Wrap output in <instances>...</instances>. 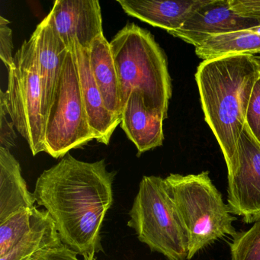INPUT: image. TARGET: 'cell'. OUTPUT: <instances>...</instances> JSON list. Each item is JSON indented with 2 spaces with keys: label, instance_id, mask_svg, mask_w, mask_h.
Wrapping results in <instances>:
<instances>
[{
  "label": "cell",
  "instance_id": "cell-24",
  "mask_svg": "<svg viewBox=\"0 0 260 260\" xmlns=\"http://www.w3.org/2000/svg\"><path fill=\"white\" fill-rule=\"evenodd\" d=\"M231 9L243 17L260 23V0H229Z\"/></svg>",
  "mask_w": 260,
  "mask_h": 260
},
{
  "label": "cell",
  "instance_id": "cell-1",
  "mask_svg": "<svg viewBox=\"0 0 260 260\" xmlns=\"http://www.w3.org/2000/svg\"><path fill=\"white\" fill-rule=\"evenodd\" d=\"M115 176L105 159L84 162L68 153L36 181V202L54 220L63 244L83 257L103 251L100 231L113 203Z\"/></svg>",
  "mask_w": 260,
  "mask_h": 260
},
{
  "label": "cell",
  "instance_id": "cell-7",
  "mask_svg": "<svg viewBox=\"0 0 260 260\" xmlns=\"http://www.w3.org/2000/svg\"><path fill=\"white\" fill-rule=\"evenodd\" d=\"M8 72L4 95L9 109L16 128L36 156L45 152V118L34 35L16 51Z\"/></svg>",
  "mask_w": 260,
  "mask_h": 260
},
{
  "label": "cell",
  "instance_id": "cell-23",
  "mask_svg": "<svg viewBox=\"0 0 260 260\" xmlns=\"http://www.w3.org/2000/svg\"><path fill=\"white\" fill-rule=\"evenodd\" d=\"M10 21L0 16V57L7 69L13 64V31L9 26Z\"/></svg>",
  "mask_w": 260,
  "mask_h": 260
},
{
  "label": "cell",
  "instance_id": "cell-22",
  "mask_svg": "<svg viewBox=\"0 0 260 260\" xmlns=\"http://www.w3.org/2000/svg\"><path fill=\"white\" fill-rule=\"evenodd\" d=\"M246 124L260 144V78L252 89L246 113Z\"/></svg>",
  "mask_w": 260,
  "mask_h": 260
},
{
  "label": "cell",
  "instance_id": "cell-26",
  "mask_svg": "<svg viewBox=\"0 0 260 260\" xmlns=\"http://www.w3.org/2000/svg\"><path fill=\"white\" fill-rule=\"evenodd\" d=\"M252 58L255 60V63L258 65V69L260 71V54H255V55H252Z\"/></svg>",
  "mask_w": 260,
  "mask_h": 260
},
{
  "label": "cell",
  "instance_id": "cell-12",
  "mask_svg": "<svg viewBox=\"0 0 260 260\" xmlns=\"http://www.w3.org/2000/svg\"><path fill=\"white\" fill-rule=\"evenodd\" d=\"M72 48L77 63L82 99L89 126L95 141L108 145L121 121L106 108L91 71L89 50L82 48L76 42L73 44Z\"/></svg>",
  "mask_w": 260,
  "mask_h": 260
},
{
  "label": "cell",
  "instance_id": "cell-18",
  "mask_svg": "<svg viewBox=\"0 0 260 260\" xmlns=\"http://www.w3.org/2000/svg\"><path fill=\"white\" fill-rule=\"evenodd\" d=\"M196 54L203 60L231 55L260 54V33L250 29L211 36L196 47Z\"/></svg>",
  "mask_w": 260,
  "mask_h": 260
},
{
  "label": "cell",
  "instance_id": "cell-19",
  "mask_svg": "<svg viewBox=\"0 0 260 260\" xmlns=\"http://www.w3.org/2000/svg\"><path fill=\"white\" fill-rule=\"evenodd\" d=\"M33 208L20 210L0 223V256L8 253L28 234L31 228Z\"/></svg>",
  "mask_w": 260,
  "mask_h": 260
},
{
  "label": "cell",
  "instance_id": "cell-13",
  "mask_svg": "<svg viewBox=\"0 0 260 260\" xmlns=\"http://www.w3.org/2000/svg\"><path fill=\"white\" fill-rule=\"evenodd\" d=\"M120 119L121 128L136 146L138 154L162 145L166 118L159 112L147 107L139 91L130 94L123 106Z\"/></svg>",
  "mask_w": 260,
  "mask_h": 260
},
{
  "label": "cell",
  "instance_id": "cell-10",
  "mask_svg": "<svg viewBox=\"0 0 260 260\" xmlns=\"http://www.w3.org/2000/svg\"><path fill=\"white\" fill-rule=\"evenodd\" d=\"M259 25L257 21L235 13L229 0H207L182 28L170 35L196 48L211 36L250 29Z\"/></svg>",
  "mask_w": 260,
  "mask_h": 260
},
{
  "label": "cell",
  "instance_id": "cell-3",
  "mask_svg": "<svg viewBox=\"0 0 260 260\" xmlns=\"http://www.w3.org/2000/svg\"><path fill=\"white\" fill-rule=\"evenodd\" d=\"M110 46L119 80L121 111L130 94L137 90L149 109L167 119L171 78L165 54L151 33L127 23L115 35Z\"/></svg>",
  "mask_w": 260,
  "mask_h": 260
},
{
  "label": "cell",
  "instance_id": "cell-16",
  "mask_svg": "<svg viewBox=\"0 0 260 260\" xmlns=\"http://www.w3.org/2000/svg\"><path fill=\"white\" fill-rule=\"evenodd\" d=\"M89 64L94 80L108 110L121 118V103L118 73L111 51L110 42L104 34L99 36L89 50Z\"/></svg>",
  "mask_w": 260,
  "mask_h": 260
},
{
  "label": "cell",
  "instance_id": "cell-9",
  "mask_svg": "<svg viewBox=\"0 0 260 260\" xmlns=\"http://www.w3.org/2000/svg\"><path fill=\"white\" fill-rule=\"evenodd\" d=\"M58 36L68 48L74 42L89 50L103 33L100 2L96 0H56L49 13Z\"/></svg>",
  "mask_w": 260,
  "mask_h": 260
},
{
  "label": "cell",
  "instance_id": "cell-28",
  "mask_svg": "<svg viewBox=\"0 0 260 260\" xmlns=\"http://www.w3.org/2000/svg\"><path fill=\"white\" fill-rule=\"evenodd\" d=\"M252 31H255L256 33H260V25L259 26L255 27V28H251Z\"/></svg>",
  "mask_w": 260,
  "mask_h": 260
},
{
  "label": "cell",
  "instance_id": "cell-25",
  "mask_svg": "<svg viewBox=\"0 0 260 260\" xmlns=\"http://www.w3.org/2000/svg\"><path fill=\"white\" fill-rule=\"evenodd\" d=\"M30 260H83L78 254L65 245L48 248L39 252Z\"/></svg>",
  "mask_w": 260,
  "mask_h": 260
},
{
  "label": "cell",
  "instance_id": "cell-27",
  "mask_svg": "<svg viewBox=\"0 0 260 260\" xmlns=\"http://www.w3.org/2000/svg\"><path fill=\"white\" fill-rule=\"evenodd\" d=\"M83 260H97L95 255H88V256L83 257Z\"/></svg>",
  "mask_w": 260,
  "mask_h": 260
},
{
  "label": "cell",
  "instance_id": "cell-17",
  "mask_svg": "<svg viewBox=\"0 0 260 260\" xmlns=\"http://www.w3.org/2000/svg\"><path fill=\"white\" fill-rule=\"evenodd\" d=\"M63 245L54 220L47 211L35 206L28 234L0 260H30L39 252Z\"/></svg>",
  "mask_w": 260,
  "mask_h": 260
},
{
  "label": "cell",
  "instance_id": "cell-4",
  "mask_svg": "<svg viewBox=\"0 0 260 260\" xmlns=\"http://www.w3.org/2000/svg\"><path fill=\"white\" fill-rule=\"evenodd\" d=\"M188 240L187 260L226 236L234 237L236 217L213 184L209 172L198 174H170L165 178Z\"/></svg>",
  "mask_w": 260,
  "mask_h": 260
},
{
  "label": "cell",
  "instance_id": "cell-14",
  "mask_svg": "<svg viewBox=\"0 0 260 260\" xmlns=\"http://www.w3.org/2000/svg\"><path fill=\"white\" fill-rule=\"evenodd\" d=\"M207 0H118L124 13L168 33L178 31Z\"/></svg>",
  "mask_w": 260,
  "mask_h": 260
},
{
  "label": "cell",
  "instance_id": "cell-8",
  "mask_svg": "<svg viewBox=\"0 0 260 260\" xmlns=\"http://www.w3.org/2000/svg\"><path fill=\"white\" fill-rule=\"evenodd\" d=\"M228 205L245 223L260 219V144L245 124L235 164L228 170Z\"/></svg>",
  "mask_w": 260,
  "mask_h": 260
},
{
  "label": "cell",
  "instance_id": "cell-11",
  "mask_svg": "<svg viewBox=\"0 0 260 260\" xmlns=\"http://www.w3.org/2000/svg\"><path fill=\"white\" fill-rule=\"evenodd\" d=\"M33 35L36 39V57L42 84L45 124L65 59L71 48L67 47L57 34L50 14L38 25Z\"/></svg>",
  "mask_w": 260,
  "mask_h": 260
},
{
  "label": "cell",
  "instance_id": "cell-2",
  "mask_svg": "<svg viewBox=\"0 0 260 260\" xmlns=\"http://www.w3.org/2000/svg\"><path fill=\"white\" fill-rule=\"evenodd\" d=\"M260 71L252 55L204 60L196 80L205 121L223 153L226 169L235 164L252 89Z\"/></svg>",
  "mask_w": 260,
  "mask_h": 260
},
{
  "label": "cell",
  "instance_id": "cell-15",
  "mask_svg": "<svg viewBox=\"0 0 260 260\" xmlns=\"http://www.w3.org/2000/svg\"><path fill=\"white\" fill-rule=\"evenodd\" d=\"M36 202L19 161L10 150L0 147V223L20 210L32 209Z\"/></svg>",
  "mask_w": 260,
  "mask_h": 260
},
{
  "label": "cell",
  "instance_id": "cell-6",
  "mask_svg": "<svg viewBox=\"0 0 260 260\" xmlns=\"http://www.w3.org/2000/svg\"><path fill=\"white\" fill-rule=\"evenodd\" d=\"M95 140L80 90L75 55L68 51L45 124V152L64 157L73 149Z\"/></svg>",
  "mask_w": 260,
  "mask_h": 260
},
{
  "label": "cell",
  "instance_id": "cell-5",
  "mask_svg": "<svg viewBox=\"0 0 260 260\" xmlns=\"http://www.w3.org/2000/svg\"><path fill=\"white\" fill-rule=\"evenodd\" d=\"M129 217L127 226L152 252L168 260H187L188 237L165 179L142 178Z\"/></svg>",
  "mask_w": 260,
  "mask_h": 260
},
{
  "label": "cell",
  "instance_id": "cell-21",
  "mask_svg": "<svg viewBox=\"0 0 260 260\" xmlns=\"http://www.w3.org/2000/svg\"><path fill=\"white\" fill-rule=\"evenodd\" d=\"M13 118L4 92L0 91V147L10 150L16 144L17 138Z\"/></svg>",
  "mask_w": 260,
  "mask_h": 260
},
{
  "label": "cell",
  "instance_id": "cell-20",
  "mask_svg": "<svg viewBox=\"0 0 260 260\" xmlns=\"http://www.w3.org/2000/svg\"><path fill=\"white\" fill-rule=\"evenodd\" d=\"M230 250L231 260H260V219L233 237Z\"/></svg>",
  "mask_w": 260,
  "mask_h": 260
}]
</instances>
